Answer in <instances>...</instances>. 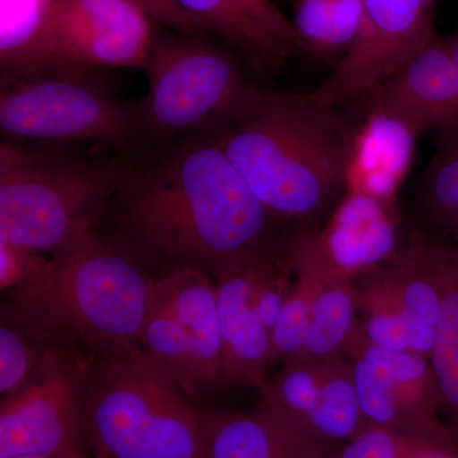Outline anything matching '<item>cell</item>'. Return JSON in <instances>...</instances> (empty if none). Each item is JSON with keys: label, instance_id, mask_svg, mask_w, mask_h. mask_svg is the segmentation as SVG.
<instances>
[{"label": "cell", "instance_id": "cell-1", "mask_svg": "<svg viewBox=\"0 0 458 458\" xmlns=\"http://www.w3.org/2000/svg\"><path fill=\"white\" fill-rule=\"evenodd\" d=\"M255 197L209 137L177 141L122 177L95 231L155 278L198 269L214 278L243 259L267 254L294 236Z\"/></svg>", "mask_w": 458, "mask_h": 458}, {"label": "cell", "instance_id": "cell-2", "mask_svg": "<svg viewBox=\"0 0 458 458\" xmlns=\"http://www.w3.org/2000/svg\"><path fill=\"white\" fill-rule=\"evenodd\" d=\"M358 126L313 92H261L209 138L276 218L312 231L348 191Z\"/></svg>", "mask_w": 458, "mask_h": 458}, {"label": "cell", "instance_id": "cell-3", "mask_svg": "<svg viewBox=\"0 0 458 458\" xmlns=\"http://www.w3.org/2000/svg\"><path fill=\"white\" fill-rule=\"evenodd\" d=\"M83 438L89 458H205L210 410L140 346L87 352Z\"/></svg>", "mask_w": 458, "mask_h": 458}, {"label": "cell", "instance_id": "cell-4", "mask_svg": "<svg viewBox=\"0 0 458 458\" xmlns=\"http://www.w3.org/2000/svg\"><path fill=\"white\" fill-rule=\"evenodd\" d=\"M156 279L92 231L51 254L40 284L3 295L2 306L83 352L140 346Z\"/></svg>", "mask_w": 458, "mask_h": 458}, {"label": "cell", "instance_id": "cell-5", "mask_svg": "<svg viewBox=\"0 0 458 458\" xmlns=\"http://www.w3.org/2000/svg\"><path fill=\"white\" fill-rule=\"evenodd\" d=\"M123 162L84 161L4 141L0 147V240L54 254L95 231Z\"/></svg>", "mask_w": 458, "mask_h": 458}, {"label": "cell", "instance_id": "cell-6", "mask_svg": "<svg viewBox=\"0 0 458 458\" xmlns=\"http://www.w3.org/2000/svg\"><path fill=\"white\" fill-rule=\"evenodd\" d=\"M144 69L146 96L131 107L137 147L209 137L261 95L233 57L199 36L155 40Z\"/></svg>", "mask_w": 458, "mask_h": 458}, {"label": "cell", "instance_id": "cell-7", "mask_svg": "<svg viewBox=\"0 0 458 458\" xmlns=\"http://www.w3.org/2000/svg\"><path fill=\"white\" fill-rule=\"evenodd\" d=\"M89 66L47 62L2 71L0 129L12 140L135 146L131 107Z\"/></svg>", "mask_w": 458, "mask_h": 458}, {"label": "cell", "instance_id": "cell-8", "mask_svg": "<svg viewBox=\"0 0 458 458\" xmlns=\"http://www.w3.org/2000/svg\"><path fill=\"white\" fill-rule=\"evenodd\" d=\"M140 348L195 399L225 387L216 283L198 269L156 279Z\"/></svg>", "mask_w": 458, "mask_h": 458}, {"label": "cell", "instance_id": "cell-9", "mask_svg": "<svg viewBox=\"0 0 458 458\" xmlns=\"http://www.w3.org/2000/svg\"><path fill=\"white\" fill-rule=\"evenodd\" d=\"M434 0H364L357 40L316 98L340 104L369 95L437 38Z\"/></svg>", "mask_w": 458, "mask_h": 458}, {"label": "cell", "instance_id": "cell-10", "mask_svg": "<svg viewBox=\"0 0 458 458\" xmlns=\"http://www.w3.org/2000/svg\"><path fill=\"white\" fill-rule=\"evenodd\" d=\"M86 358L2 399L0 458H89L82 423Z\"/></svg>", "mask_w": 458, "mask_h": 458}, {"label": "cell", "instance_id": "cell-11", "mask_svg": "<svg viewBox=\"0 0 458 458\" xmlns=\"http://www.w3.org/2000/svg\"><path fill=\"white\" fill-rule=\"evenodd\" d=\"M369 95L370 110L394 117L417 138L432 128L458 132V78L445 38H434Z\"/></svg>", "mask_w": 458, "mask_h": 458}, {"label": "cell", "instance_id": "cell-12", "mask_svg": "<svg viewBox=\"0 0 458 458\" xmlns=\"http://www.w3.org/2000/svg\"><path fill=\"white\" fill-rule=\"evenodd\" d=\"M313 236L322 258L351 280L381 269L405 242L394 200L358 191H346Z\"/></svg>", "mask_w": 458, "mask_h": 458}, {"label": "cell", "instance_id": "cell-13", "mask_svg": "<svg viewBox=\"0 0 458 458\" xmlns=\"http://www.w3.org/2000/svg\"><path fill=\"white\" fill-rule=\"evenodd\" d=\"M267 254L233 262L213 278L225 351V386L260 390L267 379L271 335L254 304L259 265Z\"/></svg>", "mask_w": 458, "mask_h": 458}, {"label": "cell", "instance_id": "cell-14", "mask_svg": "<svg viewBox=\"0 0 458 458\" xmlns=\"http://www.w3.org/2000/svg\"><path fill=\"white\" fill-rule=\"evenodd\" d=\"M205 31L243 51L259 69H276L295 50L312 55L293 25L271 0H176Z\"/></svg>", "mask_w": 458, "mask_h": 458}, {"label": "cell", "instance_id": "cell-15", "mask_svg": "<svg viewBox=\"0 0 458 458\" xmlns=\"http://www.w3.org/2000/svg\"><path fill=\"white\" fill-rule=\"evenodd\" d=\"M205 458H325V452L309 430L260 403L247 412L210 410Z\"/></svg>", "mask_w": 458, "mask_h": 458}, {"label": "cell", "instance_id": "cell-16", "mask_svg": "<svg viewBox=\"0 0 458 458\" xmlns=\"http://www.w3.org/2000/svg\"><path fill=\"white\" fill-rule=\"evenodd\" d=\"M418 138L381 111L370 110L358 126L348 168V191L394 200L410 170Z\"/></svg>", "mask_w": 458, "mask_h": 458}, {"label": "cell", "instance_id": "cell-17", "mask_svg": "<svg viewBox=\"0 0 458 458\" xmlns=\"http://www.w3.org/2000/svg\"><path fill=\"white\" fill-rule=\"evenodd\" d=\"M0 394L25 390L45 377L82 360L87 352L2 306L0 313Z\"/></svg>", "mask_w": 458, "mask_h": 458}, {"label": "cell", "instance_id": "cell-18", "mask_svg": "<svg viewBox=\"0 0 458 458\" xmlns=\"http://www.w3.org/2000/svg\"><path fill=\"white\" fill-rule=\"evenodd\" d=\"M293 280L276 327L271 331V366L297 360L302 354L313 300L328 271L313 231L301 229L291 249Z\"/></svg>", "mask_w": 458, "mask_h": 458}, {"label": "cell", "instance_id": "cell-19", "mask_svg": "<svg viewBox=\"0 0 458 458\" xmlns=\"http://www.w3.org/2000/svg\"><path fill=\"white\" fill-rule=\"evenodd\" d=\"M360 291L352 280L328 267L313 300L303 352L297 360L316 363L342 354L360 321Z\"/></svg>", "mask_w": 458, "mask_h": 458}, {"label": "cell", "instance_id": "cell-20", "mask_svg": "<svg viewBox=\"0 0 458 458\" xmlns=\"http://www.w3.org/2000/svg\"><path fill=\"white\" fill-rule=\"evenodd\" d=\"M316 364L318 400L307 420V428L322 443L351 441L369 427L355 393L351 363L340 354Z\"/></svg>", "mask_w": 458, "mask_h": 458}, {"label": "cell", "instance_id": "cell-21", "mask_svg": "<svg viewBox=\"0 0 458 458\" xmlns=\"http://www.w3.org/2000/svg\"><path fill=\"white\" fill-rule=\"evenodd\" d=\"M147 27H152L150 17L131 0H56L38 40L20 65L42 45L57 38Z\"/></svg>", "mask_w": 458, "mask_h": 458}, {"label": "cell", "instance_id": "cell-22", "mask_svg": "<svg viewBox=\"0 0 458 458\" xmlns=\"http://www.w3.org/2000/svg\"><path fill=\"white\" fill-rule=\"evenodd\" d=\"M363 4L364 0H298L293 25L312 56L339 62L357 40Z\"/></svg>", "mask_w": 458, "mask_h": 458}, {"label": "cell", "instance_id": "cell-23", "mask_svg": "<svg viewBox=\"0 0 458 458\" xmlns=\"http://www.w3.org/2000/svg\"><path fill=\"white\" fill-rule=\"evenodd\" d=\"M358 291L363 313L358 324L369 343L387 351L417 352L429 360L436 328L406 318L396 298L384 286L369 283Z\"/></svg>", "mask_w": 458, "mask_h": 458}, {"label": "cell", "instance_id": "cell-24", "mask_svg": "<svg viewBox=\"0 0 458 458\" xmlns=\"http://www.w3.org/2000/svg\"><path fill=\"white\" fill-rule=\"evenodd\" d=\"M441 316L436 327L429 361L442 406L448 410L458 427V242L450 241L442 274Z\"/></svg>", "mask_w": 458, "mask_h": 458}, {"label": "cell", "instance_id": "cell-25", "mask_svg": "<svg viewBox=\"0 0 458 458\" xmlns=\"http://www.w3.org/2000/svg\"><path fill=\"white\" fill-rule=\"evenodd\" d=\"M318 364L289 361L259 390L260 403L309 430L307 420L318 403Z\"/></svg>", "mask_w": 458, "mask_h": 458}, {"label": "cell", "instance_id": "cell-26", "mask_svg": "<svg viewBox=\"0 0 458 458\" xmlns=\"http://www.w3.org/2000/svg\"><path fill=\"white\" fill-rule=\"evenodd\" d=\"M56 0H0L2 69L20 65L29 55Z\"/></svg>", "mask_w": 458, "mask_h": 458}, {"label": "cell", "instance_id": "cell-27", "mask_svg": "<svg viewBox=\"0 0 458 458\" xmlns=\"http://www.w3.org/2000/svg\"><path fill=\"white\" fill-rule=\"evenodd\" d=\"M348 358L355 393L367 426L386 428L394 432L417 437L384 379L360 357L348 355Z\"/></svg>", "mask_w": 458, "mask_h": 458}, {"label": "cell", "instance_id": "cell-28", "mask_svg": "<svg viewBox=\"0 0 458 458\" xmlns=\"http://www.w3.org/2000/svg\"><path fill=\"white\" fill-rule=\"evenodd\" d=\"M420 205L428 221L443 233L458 208V141L430 165L421 183Z\"/></svg>", "mask_w": 458, "mask_h": 458}, {"label": "cell", "instance_id": "cell-29", "mask_svg": "<svg viewBox=\"0 0 458 458\" xmlns=\"http://www.w3.org/2000/svg\"><path fill=\"white\" fill-rule=\"evenodd\" d=\"M447 451L437 443L379 427H367L349 441L337 458H420Z\"/></svg>", "mask_w": 458, "mask_h": 458}, {"label": "cell", "instance_id": "cell-30", "mask_svg": "<svg viewBox=\"0 0 458 458\" xmlns=\"http://www.w3.org/2000/svg\"><path fill=\"white\" fill-rule=\"evenodd\" d=\"M51 267V256L0 240L2 294L22 293L40 284Z\"/></svg>", "mask_w": 458, "mask_h": 458}, {"label": "cell", "instance_id": "cell-31", "mask_svg": "<svg viewBox=\"0 0 458 458\" xmlns=\"http://www.w3.org/2000/svg\"><path fill=\"white\" fill-rule=\"evenodd\" d=\"M140 9L164 25L176 30L182 35L199 36L205 29L191 14L177 4L176 0H131Z\"/></svg>", "mask_w": 458, "mask_h": 458}, {"label": "cell", "instance_id": "cell-32", "mask_svg": "<svg viewBox=\"0 0 458 458\" xmlns=\"http://www.w3.org/2000/svg\"><path fill=\"white\" fill-rule=\"evenodd\" d=\"M445 42H447L448 50H450L452 60H454V71H456L458 78V31L445 38Z\"/></svg>", "mask_w": 458, "mask_h": 458}, {"label": "cell", "instance_id": "cell-33", "mask_svg": "<svg viewBox=\"0 0 458 458\" xmlns=\"http://www.w3.org/2000/svg\"><path fill=\"white\" fill-rule=\"evenodd\" d=\"M445 236H450L452 240L457 241L458 242V208L454 216H452L451 221L448 222L447 227L443 232Z\"/></svg>", "mask_w": 458, "mask_h": 458}, {"label": "cell", "instance_id": "cell-34", "mask_svg": "<svg viewBox=\"0 0 458 458\" xmlns=\"http://www.w3.org/2000/svg\"><path fill=\"white\" fill-rule=\"evenodd\" d=\"M420 458H454L452 457L448 452H441V451H434L430 452V454H426V456Z\"/></svg>", "mask_w": 458, "mask_h": 458}, {"label": "cell", "instance_id": "cell-35", "mask_svg": "<svg viewBox=\"0 0 458 458\" xmlns=\"http://www.w3.org/2000/svg\"><path fill=\"white\" fill-rule=\"evenodd\" d=\"M9 458H56V457L38 456V454H33V456H17V457H9Z\"/></svg>", "mask_w": 458, "mask_h": 458}]
</instances>
